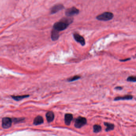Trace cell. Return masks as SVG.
I'll return each mask as SVG.
<instances>
[{
	"label": "cell",
	"instance_id": "obj_1",
	"mask_svg": "<svg viewBox=\"0 0 136 136\" xmlns=\"http://www.w3.org/2000/svg\"><path fill=\"white\" fill-rule=\"evenodd\" d=\"M74 21L72 17H66L63 18L59 21L54 23L53 26V30L60 32L66 30Z\"/></svg>",
	"mask_w": 136,
	"mask_h": 136
},
{
	"label": "cell",
	"instance_id": "obj_2",
	"mask_svg": "<svg viewBox=\"0 0 136 136\" xmlns=\"http://www.w3.org/2000/svg\"><path fill=\"white\" fill-rule=\"evenodd\" d=\"M114 17V14L111 12H105L97 16L96 19L100 21H107L111 20Z\"/></svg>",
	"mask_w": 136,
	"mask_h": 136
},
{
	"label": "cell",
	"instance_id": "obj_3",
	"mask_svg": "<svg viewBox=\"0 0 136 136\" xmlns=\"http://www.w3.org/2000/svg\"><path fill=\"white\" fill-rule=\"evenodd\" d=\"M87 123V120L85 118L82 116H78L75 121L74 126L77 129H80L85 125Z\"/></svg>",
	"mask_w": 136,
	"mask_h": 136
},
{
	"label": "cell",
	"instance_id": "obj_4",
	"mask_svg": "<svg viewBox=\"0 0 136 136\" xmlns=\"http://www.w3.org/2000/svg\"><path fill=\"white\" fill-rule=\"evenodd\" d=\"M79 13V10L76 8V7H73L66 10L65 14L67 17H72V16L78 14Z\"/></svg>",
	"mask_w": 136,
	"mask_h": 136
},
{
	"label": "cell",
	"instance_id": "obj_5",
	"mask_svg": "<svg viewBox=\"0 0 136 136\" xmlns=\"http://www.w3.org/2000/svg\"><path fill=\"white\" fill-rule=\"evenodd\" d=\"M12 122V120L10 118L7 117L3 118L2 121V128L5 129L9 128L11 126Z\"/></svg>",
	"mask_w": 136,
	"mask_h": 136
},
{
	"label": "cell",
	"instance_id": "obj_6",
	"mask_svg": "<svg viewBox=\"0 0 136 136\" xmlns=\"http://www.w3.org/2000/svg\"><path fill=\"white\" fill-rule=\"evenodd\" d=\"M73 37L75 41L79 43L82 46H84L85 44V40L82 36L80 34L75 32L73 34Z\"/></svg>",
	"mask_w": 136,
	"mask_h": 136
},
{
	"label": "cell",
	"instance_id": "obj_7",
	"mask_svg": "<svg viewBox=\"0 0 136 136\" xmlns=\"http://www.w3.org/2000/svg\"><path fill=\"white\" fill-rule=\"evenodd\" d=\"M64 8V6H63V5L62 4H57L53 6L51 8L50 13L51 14H55L56 13H58V12L61 11Z\"/></svg>",
	"mask_w": 136,
	"mask_h": 136
},
{
	"label": "cell",
	"instance_id": "obj_8",
	"mask_svg": "<svg viewBox=\"0 0 136 136\" xmlns=\"http://www.w3.org/2000/svg\"><path fill=\"white\" fill-rule=\"evenodd\" d=\"M73 119V115L71 113H66L64 116L65 123L67 126H69Z\"/></svg>",
	"mask_w": 136,
	"mask_h": 136
},
{
	"label": "cell",
	"instance_id": "obj_9",
	"mask_svg": "<svg viewBox=\"0 0 136 136\" xmlns=\"http://www.w3.org/2000/svg\"><path fill=\"white\" fill-rule=\"evenodd\" d=\"M133 98V97L130 95H125L124 96H119L116 97L114 99V101H119L120 100H130Z\"/></svg>",
	"mask_w": 136,
	"mask_h": 136
},
{
	"label": "cell",
	"instance_id": "obj_10",
	"mask_svg": "<svg viewBox=\"0 0 136 136\" xmlns=\"http://www.w3.org/2000/svg\"><path fill=\"white\" fill-rule=\"evenodd\" d=\"M46 116L48 122L50 123L52 122L54 120L55 115L54 113L52 111H50L46 113Z\"/></svg>",
	"mask_w": 136,
	"mask_h": 136
},
{
	"label": "cell",
	"instance_id": "obj_11",
	"mask_svg": "<svg viewBox=\"0 0 136 136\" xmlns=\"http://www.w3.org/2000/svg\"><path fill=\"white\" fill-rule=\"evenodd\" d=\"M44 119L41 116H38L34 120V125H38L43 123Z\"/></svg>",
	"mask_w": 136,
	"mask_h": 136
},
{
	"label": "cell",
	"instance_id": "obj_12",
	"mask_svg": "<svg viewBox=\"0 0 136 136\" xmlns=\"http://www.w3.org/2000/svg\"><path fill=\"white\" fill-rule=\"evenodd\" d=\"M60 37L59 32L52 29L51 31V38L53 41H55L58 39Z\"/></svg>",
	"mask_w": 136,
	"mask_h": 136
},
{
	"label": "cell",
	"instance_id": "obj_13",
	"mask_svg": "<svg viewBox=\"0 0 136 136\" xmlns=\"http://www.w3.org/2000/svg\"><path fill=\"white\" fill-rule=\"evenodd\" d=\"M104 125L106 127L105 129V131H110L111 130H113L114 129L115 125L109 122H104Z\"/></svg>",
	"mask_w": 136,
	"mask_h": 136
},
{
	"label": "cell",
	"instance_id": "obj_14",
	"mask_svg": "<svg viewBox=\"0 0 136 136\" xmlns=\"http://www.w3.org/2000/svg\"><path fill=\"white\" fill-rule=\"evenodd\" d=\"M30 96L28 95H23L12 96L11 97L13 99L16 101H19L22 99H24L25 98H28Z\"/></svg>",
	"mask_w": 136,
	"mask_h": 136
},
{
	"label": "cell",
	"instance_id": "obj_15",
	"mask_svg": "<svg viewBox=\"0 0 136 136\" xmlns=\"http://www.w3.org/2000/svg\"><path fill=\"white\" fill-rule=\"evenodd\" d=\"M102 127L99 125H95L93 127V131L94 133H99L102 130Z\"/></svg>",
	"mask_w": 136,
	"mask_h": 136
},
{
	"label": "cell",
	"instance_id": "obj_16",
	"mask_svg": "<svg viewBox=\"0 0 136 136\" xmlns=\"http://www.w3.org/2000/svg\"><path fill=\"white\" fill-rule=\"evenodd\" d=\"M81 76L78 75H76L75 76H73L72 77H70L69 78L67 79V81L68 82H73L74 81H77V80H80V79H81Z\"/></svg>",
	"mask_w": 136,
	"mask_h": 136
},
{
	"label": "cell",
	"instance_id": "obj_17",
	"mask_svg": "<svg viewBox=\"0 0 136 136\" xmlns=\"http://www.w3.org/2000/svg\"><path fill=\"white\" fill-rule=\"evenodd\" d=\"M127 81L128 82H136V77L133 76H129L127 78Z\"/></svg>",
	"mask_w": 136,
	"mask_h": 136
},
{
	"label": "cell",
	"instance_id": "obj_18",
	"mask_svg": "<svg viewBox=\"0 0 136 136\" xmlns=\"http://www.w3.org/2000/svg\"><path fill=\"white\" fill-rule=\"evenodd\" d=\"M131 59L130 58H126L125 59H122V60H120L119 61H121V62H125V61H129V60H130Z\"/></svg>",
	"mask_w": 136,
	"mask_h": 136
},
{
	"label": "cell",
	"instance_id": "obj_19",
	"mask_svg": "<svg viewBox=\"0 0 136 136\" xmlns=\"http://www.w3.org/2000/svg\"><path fill=\"white\" fill-rule=\"evenodd\" d=\"M115 89L117 90H122V87L117 86L115 88Z\"/></svg>",
	"mask_w": 136,
	"mask_h": 136
},
{
	"label": "cell",
	"instance_id": "obj_20",
	"mask_svg": "<svg viewBox=\"0 0 136 136\" xmlns=\"http://www.w3.org/2000/svg\"></svg>",
	"mask_w": 136,
	"mask_h": 136
}]
</instances>
